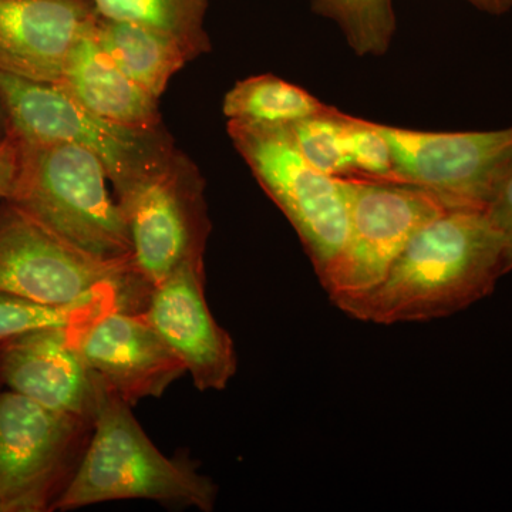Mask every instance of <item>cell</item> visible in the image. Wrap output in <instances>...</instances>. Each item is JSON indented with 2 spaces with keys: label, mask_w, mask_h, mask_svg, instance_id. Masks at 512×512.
<instances>
[{
  "label": "cell",
  "mask_w": 512,
  "mask_h": 512,
  "mask_svg": "<svg viewBox=\"0 0 512 512\" xmlns=\"http://www.w3.org/2000/svg\"><path fill=\"white\" fill-rule=\"evenodd\" d=\"M289 128L299 151L313 167L333 178L355 177L343 111L328 106Z\"/></svg>",
  "instance_id": "cell-21"
},
{
  "label": "cell",
  "mask_w": 512,
  "mask_h": 512,
  "mask_svg": "<svg viewBox=\"0 0 512 512\" xmlns=\"http://www.w3.org/2000/svg\"><path fill=\"white\" fill-rule=\"evenodd\" d=\"M114 194L134 265L151 289L188 259H205L211 221L204 177L174 143Z\"/></svg>",
  "instance_id": "cell-5"
},
{
  "label": "cell",
  "mask_w": 512,
  "mask_h": 512,
  "mask_svg": "<svg viewBox=\"0 0 512 512\" xmlns=\"http://www.w3.org/2000/svg\"><path fill=\"white\" fill-rule=\"evenodd\" d=\"M92 427L23 394L0 393V512L52 511Z\"/></svg>",
  "instance_id": "cell-7"
},
{
  "label": "cell",
  "mask_w": 512,
  "mask_h": 512,
  "mask_svg": "<svg viewBox=\"0 0 512 512\" xmlns=\"http://www.w3.org/2000/svg\"><path fill=\"white\" fill-rule=\"evenodd\" d=\"M316 15L333 20L357 56H383L396 32L393 0H309Z\"/></svg>",
  "instance_id": "cell-20"
},
{
  "label": "cell",
  "mask_w": 512,
  "mask_h": 512,
  "mask_svg": "<svg viewBox=\"0 0 512 512\" xmlns=\"http://www.w3.org/2000/svg\"><path fill=\"white\" fill-rule=\"evenodd\" d=\"M488 218L503 239L505 275L512 271V168L487 211Z\"/></svg>",
  "instance_id": "cell-23"
},
{
  "label": "cell",
  "mask_w": 512,
  "mask_h": 512,
  "mask_svg": "<svg viewBox=\"0 0 512 512\" xmlns=\"http://www.w3.org/2000/svg\"><path fill=\"white\" fill-rule=\"evenodd\" d=\"M86 326L35 330L0 343V382L42 406L93 423L101 382L80 350Z\"/></svg>",
  "instance_id": "cell-13"
},
{
  "label": "cell",
  "mask_w": 512,
  "mask_h": 512,
  "mask_svg": "<svg viewBox=\"0 0 512 512\" xmlns=\"http://www.w3.org/2000/svg\"><path fill=\"white\" fill-rule=\"evenodd\" d=\"M117 308L134 311L116 295L101 296L77 305L53 306L0 292V343L35 330L80 328Z\"/></svg>",
  "instance_id": "cell-19"
},
{
  "label": "cell",
  "mask_w": 512,
  "mask_h": 512,
  "mask_svg": "<svg viewBox=\"0 0 512 512\" xmlns=\"http://www.w3.org/2000/svg\"><path fill=\"white\" fill-rule=\"evenodd\" d=\"M79 346L94 375L131 407L163 396L187 373L143 312L103 313L83 330Z\"/></svg>",
  "instance_id": "cell-12"
},
{
  "label": "cell",
  "mask_w": 512,
  "mask_h": 512,
  "mask_svg": "<svg viewBox=\"0 0 512 512\" xmlns=\"http://www.w3.org/2000/svg\"><path fill=\"white\" fill-rule=\"evenodd\" d=\"M467 2L485 13L495 16L504 15L512 9V0H467Z\"/></svg>",
  "instance_id": "cell-25"
},
{
  "label": "cell",
  "mask_w": 512,
  "mask_h": 512,
  "mask_svg": "<svg viewBox=\"0 0 512 512\" xmlns=\"http://www.w3.org/2000/svg\"><path fill=\"white\" fill-rule=\"evenodd\" d=\"M227 131L256 181L291 222L322 282L348 237V204L339 178L303 157L289 127L228 120Z\"/></svg>",
  "instance_id": "cell-6"
},
{
  "label": "cell",
  "mask_w": 512,
  "mask_h": 512,
  "mask_svg": "<svg viewBox=\"0 0 512 512\" xmlns=\"http://www.w3.org/2000/svg\"><path fill=\"white\" fill-rule=\"evenodd\" d=\"M143 315L200 392L227 389L238 370L237 350L208 306L205 259H188L154 285Z\"/></svg>",
  "instance_id": "cell-11"
},
{
  "label": "cell",
  "mask_w": 512,
  "mask_h": 512,
  "mask_svg": "<svg viewBox=\"0 0 512 512\" xmlns=\"http://www.w3.org/2000/svg\"><path fill=\"white\" fill-rule=\"evenodd\" d=\"M376 127L392 150L397 183L431 192L447 210L487 211L512 168V127L456 133Z\"/></svg>",
  "instance_id": "cell-10"
},
{
  "label": "cell",
  "mask_w": 512,
  "mask_h": 512,
  "mask_svg": "<svg viewBox=\"0 0 512 512\" xmlns=\"http://www.w3.org/2000/svg\"><path fill=\"white\" fill-rule=\"evenodd\" d=\"M346 136L355 177L397 183L392 150L376 123L345 113Z\"/></svg>",
  "instance_id": "cell-22"
},
{
  "label": "cell",
  "mask_w": 512,
  "mask_h": 512,
  "mask_svg": "<svg viewBox=\"0 0 512 512\" xmlns=\"http://www.w3.org/2000/svg\"><path fill=\"white\" fill-rule=\"evenodd\" d=\"M97 19L92 0H0V72L56 84Z\"/></svg>",
  "instance_id": "cell-14"
},
{
  "label": "cell",
  "mask_w": 512,
  "mask_h": 512,
  "mask_svg": "<svg viewBox=\"0 0 512 512\" xmlns=\"http://www.w3.org/2000/svg\"><path fill=\"white\" fill-rule=\"evenodd\" d=\"M0 292L53 306L116 295L137 312L151 288L133 261H110L67 241L28 212L0 205Z\"/></svg>",
  "instance_id": "cell-4"
},
{
  "label": "cell",
  "mask_w": 512,
  "mask_h": 512,
  "mask_svg": "<svg viewBox=\"0 0 512 512\" xmlns=\"http://www.w3.org/2000/svg\"><path fill=\"white\" fill-rule=\"evenodd\" d=\"M326 109L313 94L271 73L239 80L222 103L228 120L265 126L291 127Z\"/></svg>",
  "instance_id": "cell-17"
},
{
  "label": "cell",
  "mask_w": 512,
  "mask_h": 512,
  "mask_svg": "<svg viewBox=\"0 0 512 512\" xmlns=\"http://www.w3.org/2000/svg\"><path fill=\"white\" fill-rule=\"evenodd\" d=\"M339 180L348 204V237L320 282L333 305L379 285L416 232L448 211L436 195L416 185Z\"/></svg>",
  "instance_id": "cell-9"
},
{
  "label": "cell",
  "mask_w": 512,
  "mask_h": 512,
  "mask_svg": "<svg viewBox=\"0 0 512 512\" xmlns=\"http://www.w3.org/2000/svg\"><path fill=\"white\" fill-rule=\"evenodd\" d=\"M8 134V121H6L5 111L0 103V140Z\"/></svg>",
  "instance_id": "cell-26"
},
{
  "label": "cell",
  "mask_w": 512,
  "mask_h": 512,
  "mask_svg": "<svg viewBox=\"0 0 512 512\" xmlns=\"http://www.w3.org/2000/svg\"><path fill=\"white\" fill-rule=\"evenodd\" d=\"M56 86L84 109L117 126L144 133L164 128L160 100L110 59L93 32L74 46Z\"/></svg>",
  "instance_id": "cell-15"
},
{
  "label": "cell",
  "mask_w": 512,
  "mask_h": 512,
  "mask_svg": "<svg viewBox=\"0 0 512 512\" xmlns=\"http://www.w3.org/2000/svg\"><path fill=\"white\" fill-rule=\"evenodd\" d=\"M20 165V144L12 133L0 140V201H8L15 190Z\"/></svg>",
  "instance_id": "cell-24"
},
{
  "label": "cell",
  "mask_w": 512,
  "mask_h": 512,
  "mask_svg": "<svg viewBox=\"0 0 512 512\" xmlns=\"http://www.w3.org/2000/svg\"><path fill=\"white\" fill-rule=\"evenodd\" d=\"M93 36L131 80L158 100L175 74L194 60L191 53L173 37L134 23L99 16Z\"/></svg>",
  "instance_id": "cell-16"
},
{
  "label": "cell",
  "mask_w": 512,
  "mask_h": 512,
  "mask_svg": "<svg viewBox=\"0 0 512 512\" xmlns=\"http://www.w3.org/2000/svg\"><path fill=\"white\" fill-rule=\"evenodd\" d=\"M19 144L18 180L8 201L90 254L134 262L103 161L76 144Z\"/></svg>",
  "instance_id": "cell-3"
},
{
  "label": "cell",
  "mask_w": 512,
  "mask_h": 512,
  "mask_svg": "<svg viewBox=\"0 0 512 512\" xmlns=\"http://www.w3.org/2000/svg\"><path fill=\"white\" fill-rule=\"evenodd\" d=\"M0 103L8 131L20 143L76 144L103 161L114 190L174 143L163 128L131 130L101 119L52 83L0 72Z\"/></svg>",
  "instance_id": "cell-8"
},
{
  "label": "cell",
  "mask_w": 512,
  "mask_h": 512,
  "mask_svg": "<svg viewBox=\"0 0 512 512\" xmlns=\"http://www.w3.org/2000/svg\"><path fill=\"white\" fill-rule=\"evenodd\" d=\"M504 275L503 239L487 212L448 210L416 232L379 285L335 305L376 325L429 322L483 301Z\"/></svg>",
  "instance_id": "cell-1"
},
{
  "label": "cell",
  "mask_w": 512,
  "mask_h": 512,
  "mask_svg": "<svg viewBox=\"0 0 512 512\" xmlns=\"http://www.w3.org/2000/svg\"><path fill=\"white\" fill-rule=\"evenodd\" d=\"M217 498V484L210 477L188 458L161 453L130 404L101 383L89 443L53 510L148 500L211 512Z\"/></svg>",
  "instance_id": "cell-2"
},
{
  "label": "cell",
  "mask_w": 512,
  "mask_h": 512,
  "mask_svg": "<svg viewBox=\"0 0 512 512\" xmlns=\"http://www.w3.org/2000/svg\"><path fill=\"white\" fill-rule=\"evenodd\" d=\"M101 18L134 23L173 37L195 59L211 50L205 30L210 0H92Z\"/></svg>",
  "instance_id": "cell-18"
}]
</instances>
